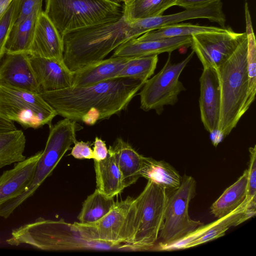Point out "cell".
<instances>
[{"label":"cell","instance_id":"1","mask_svg":"<svg viewBox=\"0 0 256 256\" xmlns=\"http://www.w3.org/2000/svg\"><path fill=\"white\" fill-rule=\"evenodd\" d=\"M144 82L116 78L93 85L42 92L40 96L57 115L93 126L125 110Z\"/></svg>","mask_w":256,"mask_h":256},{"label":"cell","instance_id":"2","mask_svg":"<svg viewBox=\"0 0 256 256\" xmlns=\"http://www.w3.org/2000/svg\"><path fill=\"white\" fill-rule=\"evenodd\" d=\"M144 34L140 20L118 19L66 33L62 36L63 60L72 72L102 60L127 41Z\"/></svg>","mask_w":256,"mask_h":256},{"label":"cell","instance_id":"3","mask_svg":"<svg viewBox=\"0 0 256 256\" xmlns=\"http://www.w3.org/2000/svg\"><path fill=\"white\" fill-rule=\"evenodd\" d=\"M217 70L220 106L218 129L211 138L214 146L230 133L248 110L246 107L248 85L246 34Z\"/></svg>","mask_w":256,"mask_h":256},{"label":"cell","instance_id":"4","mask_svg":"<svg viewBox=\"0 0 256 256\" xmlns=\"http://www.w3.org/2000/svg\"><path fill=\"white\" fill-rule=\"evenodd\" d=\"M8 244H24L44 250H111L119 247L84 238L73 224L39 218L13 230Z\"/></svg>","mask_w":256,"mask_h":256},{"label":"cell","instance_id":"5","mask_svg":"<svg viewBox=\"0 0 256 256\" xmlns=\"http://www.w3.org/2000/svg\"><path fill=\"white\" fill-rule=\"evenodd\" d=\"M50 128L45 148L37 162L30 184L21 194L0 206V216L8 218L18 206L33 196L76 141V132L82 128L76 121L66 118Z\"/></svg>","mask_w":256,"mask_h":256},{"label":"cell","instance_id":"6","mask_svg":"<svg viewBox=\"0 0 256 256\" xmlns=\"http://www.w3.org/2000/svg\"><path fill=\"white\" fill-rule=\"evenodd\" d=\"M62 36L84 27L115 20L123 6L106 0H46L44 11Z\"/></svg>","mask_w":256,"mask_h":256},{"label":"cell","instance_id":"7","mask_svg":"<svg viewBox=\"0 0 256 256\" xmlns=\"http://www.w3.org/2000/svg\"><path fill=\"white\" fill-rule=\"evenodd\" d=\"M168 198V192L150 180L134 198L135 230L128 244L131 250H148L155 245L164 222Z\"/></svg>","mask_w":256,"mask_h":256},{"label":"cell","instance_id":"8","mask_svg":"<svg viewBox=\"0 0 256 256\" xmlns=\"http://www.w3.org/2000/svg\"><path fill=\"white\" fill-rule=\"evenodd\" d=\"M136 208L134 198L128 196L116 202L112 208L94 222L73 224L86 238L122 248H128L135 230Z\"/></svg>","mask_w":256,"mask_h":256},{"label":"cell","instance_id":"9","mask_svg":"<svg viewBox=\"0 0 256 256\" xmlns=\"http://www.w3.org/2000/svg\"><path fill=\"white\" fill-rule=\"evenodd\" d=\"M56 111L38 93L0 86V116L24 128L50 127Z\"/></svg>","mask_w":256,"mask_h":256},{"label":"cell","instance_id":"10","mask_svg":"<svg viewBox=\"0 0 256 256\" xmlns=\"http://www.w3.org/2000/svg\"><path fill=\"white\" fill-rule=\"evenodd\" d=\"M192 50L182 61L172 64L170 53L162 69L144 84L138 94L140 108L145 112L154 110L160 115L164 106L174 105L178 100V96L186 88L179 80L184 68L192 58Z\"/></svg>","mask_w":256,"mask_h":256},{"label":"cell","instance_id":"11","mask_svg":"<svg viewBox=\"0 0 256 256\" xmlns=\"http://www.w3.org/2000/svg\"><path fill=\"white\" fill-rule=\"evenodd\" d=\"M196 182L192 176L185 174L180 186L168 192L164 220L159 237L163 243L176 241L202 225L192 220L188 214L190 201L196 194Z\"/></svg>","mask_w":256,"mask_h":256},{"label":"cell","instance_id":"12","mask_svg":"<svg viewBox=\"0 0 256 256\" xmlns=\"http://www.w3.org/2000/svg\"><path fill=\"white\" fill-rule=\"evenodd\" d=\"M246 32H237L229 26L222 30L192 36L190 46L200 61L203 68L218 70L232 54Z\"/></svg>","mask_w":256,"mask_h":256},{"label":"cell","instance_id":"13","mask_svg":"<svg viewBox=\"0 0 256 256\" xmlns=\"http://www.w3.org/2000/svg\"><path fill=\"white\" fill-rule=\"evenodd\" d=\"M0 86L31 92H40L28 53H4L0 60Z\"/></svg>","mask_w":256,"mask_h":256},{"label":"cell","instance_id":"14","mask_svg":"<svg viewBox=\"0 0 256 256\" xmlns=\"http://www.w3.org/2000/svg\"><path fill=\"white\" fill-rule=\"evenodd\" d=\"M200 82L201 120L205 129L212 136L218 130L220 114V94L217 70L203 68Z\"/></svg>","mask_w":256,"mask_h":256},{"label":"cell","instance_id":"15","mask_svg":"<svg viewBox=\"0 0 256 256\" xmlns=\"http://www.w3.org/2000/svg\"><path fill=\"white\" fill-rule=\"evenodd\" d=\"M28 58L40 92L62 90L72 86L73 72L64 62L30 54Z\"/></svg>","mask_w":256,"mask_h":256},{"label":"cell","instance_id":"16","mask_svg":"<svg viewBox=\"0 0 256 256\" xmlns=\"http://www.w3.org/2000/svg\"><path fill=\"white\" fill-rule=\"evenodd\" d=\"M42 150L17 162L0 176V206L21 194L30 184Z\"/></svg>","mask_w":256,"mask_h":256},{"label":"cell","instance_id":"17","mask_svg":"<svg viewBox=\"0 0 256 256\" xmlns=\"http://www.w3.org/2000/svg\"><path fill=\"white\" fill-rule=\"evenodd\" d=\"M62 38L56 26L42 10L39 14L30 55L64 62Z\"/></svg>","mask_w":256,"mask_h":256},{"label":"cell","instance_id":"18","mask_svg":"<svg viewBox=\"0 0 256 256\" xmlns=\"http://www.w3.org/2000/svg\"><path fill=\"white\" fill-rule=\"evenodd\" d=\"M192 36H178L156 40H144L139 36L130 40L114 50L112 57H138L171 53L192 44Z\"/></svg>","mask_w":256,"mask_h":256},{"label":"cell","instance_id":"19","mask_svg":"<svg viewBox=\"0 0 256 256\" xmlns=\"http://www.w3.org/2000/svg\"><path fill=\"white\" fill-rule=\"evenodd\" d=\"M130 58L111 56L74 72L72 86H88L116 78Z\"/></svg>","mask_w":256,"mask_h":256},{"label":"cell","instance_id":"20","mask_svg":"<svg viewBox=\"0 0 256 256\" xmlns=\"http://www.w3.org/2000/svg\"><path fill=\"white\" fill-rule=\"evenodd\" d=\"M96 189L106 196L114 198L125 188L122 174L110 148L108 157L100 161L94 160Z\"/></svg>","mask_w":256,"mask_h":256},{"label":"cell","instance_id":"21","mask_svg":"<svg viewBox=\"0 0 256 256\" xmlns=\"http://www.w3.org/2000/svg\"><path fill=\"white\" fill-rule=\"evenodd\" d=\"M110 148L122 174L124 188L134 184L140 178L143 156L121 138H117L114 145Z\"/></svg>","mask_w":256,"mask_h":256},{"label":"cell","instance_id":"22","mask_svg":"<svg viewBox=\"0 0 256 256\" xmlns=\"http://www.w3.org/2000/svg\"><path fill=\"white\" fill-rule=\"evenodd\" d=\"M140 176L155 182L168 192L177 189L182 178L178 172L168 163L144 156Z\"/></svg>","mask_w":256,"mask_h":256},{"label":"cell","instance_id":"23","mask_svg":"<svg viewBox=\"0 0 256 256\" xmlns=\"http://www.w3.org/2000/svg\"><path fill=\"white\" fill-rule=\"evenodd\" d=\"M42 10H36L24 18L15 22L6 42L4 53L28 54L33 40L37 20Z\"/></svg>","mask_w":256,"mask_h":256},{"label":"cell","instance_id":"24","mask_svg":"<svg viewBox=\"0 0 256 256\" xmlns=\"http://www.w3.org/2000/svg\"><path fill=\"white\" fill-rule=\"evenodd\" d=\"M256 208L244 202L228 215L216 220V223L200 238L192 242L188 248L214 240L224 235L232 226H237L256 214Z\"/></svg>","mask_w":256,"mask_h":256},{"label":"cell","instance_id":"25","mask_svg":"<svg viewBox=\"0 0 256 256\" xmlns=\"http://www.w3.org/2000/svg\"><path fill=\"white\" fill-rule=\"evenodd\" d=\"M247 179L246 169L212 204L210 212L215 217L220 218L225 216L244 202L246 196Z\"/></svg>","mask_w":256,"mask_h":256},{"label":"cell","instance_id":"26","mask_svg":"<svg viewBox=\"0 0 256 256\" xmlns=\"http://www.w3.org/2000/svg\"><path fill=\"white\" fill-rule=\"evenodd\" d=\"M26 137L21 130H16L0 134V169L24 160Z\"/></svg>","mask_w":256,"mask_h":256},{"label":"cell","instance_id":"27","mask_svg":"<svg viewBox=\"0 0 256 256\" xmlns=\"http://www.w3.org/2000/svg\"><path fill=\"white\" fill-rule=\"evenodd\" d=\"M177 0H132L123 6V15L135 20L162 15L168 8L176 6Z\"/></svg>","mask_w":256,"mask_h":256},{"label":"cell","instance_id":"28","mask_svg":"<svg viewBox=\"0 0 256 256\" xmlns=\"http://www.w3.org/2000/svg\"><path fill=\"white\" fill-rule=\"evenodd\" d=\"M224 28L179 22L147 32L139 37L144 40H161L178 36H192L203 32H218L222 30Z\"/></svg>","mask_w":256,"mask_h":256},{"label":"cell","instance_id":"29","mask_svg":"<svg viewBox=\"0 0 256 256\" xmlns=\"http://www.w3.org/2000/svg\"><path fill=\"white\" fill-rule=\"evenodd\" d=\"M116 203L114 198L108 197L96 189L84 202L78 218L82 224L98 221L106 214Z\"/></svg>","mask_w":256,"mask_h":256},{"label":"cell","instance_id":"30","mask_svg":"<svg viewBox=\"0 0 256 256\" xmlns=\"http://www.w3.org/2000/svg\"><path fill=\"white\" fill-rule=\"evenodd\" d=\"M245 17L247 38V71L248 78L246 107L248 110L256 94V42L248 4L246 2Z\"/></svg>","mask_w":256,"mask_h":256},{"label":"cell","instance_id":"31","mask_svg":"<svg viewBox=\"0 0 256 256\" xmlns=\"http://www.w3.org/2000/svg\"><path fill=\"white\" fill-rule=\"evenodd\" d=\"M158 60V55L131 57L116 78H132L145 82L154 74Z\"/></svg>","mask_w":256,"mask_h":256},{"label":"cell","instance_id":"32","mask_svg":"<svg viewBox=\"0 0 256 256\" xmlns=\"http://www.w3.org/2000/svg\"><path fill=\"white\" fill-rule=\"evenodd\" d=\"M19 6L20 0H13L0 20V60L4 54V48L10 30L17 20Z\"/></svg>","mask_w":256,"mask_h":256},{"label":"cell","instance_id":"33","mask_svg":"<svg viewBox=\"0 0 256 256\" xmlns=\"http://www.w3.org/2000/svg\"><path fill=\"white\" fill-rule=\"evenodd\" d=\"M250 162L248 170L247 190L246 200L256 207V146L250 147Z\"/></svg>","mask_w":256,"mask_h":256},{"label":"cell","instance_id":"34","mask_svg":"<svg viewBox=\"0 0 256 256\" xmlns=\"http://www.w3.org/2000/svg\"><path fill=\"white\" fill-rule=\"evenodd\" d=\"M44 0H20L18 14L16 20L28 16L36 10H42Z\"/></svg>","mask_w":256,"mask_h":256},{"label":"cell","instance_id":"35","mask_svg":"<svg viewBox=\"0 0 256 256\" xmlns=\"http://www.w3.org/2000/svg\"><path fill=\"white\" fill-rule=\"evenodd\" d=\"M90 142L83 141H76L72 149L70 154L76 158L92 159L93 150Z\"/></svg>","mask_w":256,"mask_h":256},{"label":"cell","instance_id":"36","mask_svg":"<svg viewBox=\"0 0 256 256\" xmlns=\"http://www.w3.org/2000/svg\"><path fill=\"white\" fill-rule=\"evenodd\" d=\"M93 160L94 161H100L106 158L108 154V149L105 142L101 138L96 137L93 148Z\"/></svg>","mask_w":256,"mask_h":256},{"label":"cell","instance_id":"37","mask_svg":"<svg viewBox=\"0 0 256 256\" xmlns=\"http://www.w3.org/2000/svg\"><path fill=\"white\" fill-rule=\"evenodd\" d=\"M221 0H177L176 5L190 9Z\"/></svg>","mask_w":256,"mask_h":256},{"label":"cell","instance_id":"38","mask_svg":"<svg viewBox=\"0 0 256 256\" xmlns=\"http://www.w3.org/2000/svg\"><path fill=\"white\" fill-rule=\"evenodd\" d=\"M16 130L14 122L0 116V134Z\"/></svg>","mask_w":256,"mask_h":256},{"label":"cell","instance_id":"39","mask_svg":"<svg viewBox=\"0 0 256 256\" xmlns=\"http://www.w3.org/2000/svg\"><path fill=\"white\" fill-rule=\"evenodd\" d=\"M13 0H0V20L8 8Z\"/></svg>","mask_w":256,"mask_h":256},{"label":"cell","instance_id":"40","mask_svg":"<svg viewBox=\"0 0 256 256\" xmlns=\"http://www.w3.org/2000/svg\"><path fill=\"white\" fill-rule=\"evenodd\" d=\"M110 2L116 4H120V0H106Z\"/></svg>","mask_w":256,"mask_h":256},{"label":"cell","instance_id":"41","mask_svg":"<svg viewBox=\"0 0 256 256\" xmlns=\"http://www.w3.org/2000/svg\"><path fill=\"white\" fill-rule=\"evenodd\" d=\"M124 2V5H127L132 0H120Z\"/></svg>","mask_w":256,"mask_h":256}]
</instances>
